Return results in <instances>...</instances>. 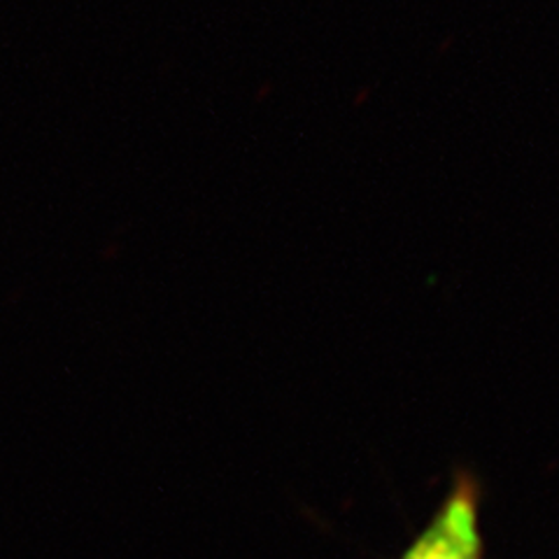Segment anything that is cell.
<instances>
[{"instance_id": "obj_1", "label": "cell", "mask_w": 559, "mask_h": 559, "mask_svg": "<svg viewBox=\"0 0 559 559\" xmlns=\"http://www.w3.org/2000/svg\"><path fill=\"white\" fill-rule=\"evenodd\" d=\"M480 503L483 485L478 476L460 468L439 511L399 559H485Z\"/></svg>"}]
</instances>
